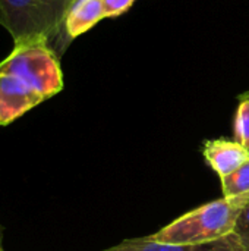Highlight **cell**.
Here are the masks:
<instances>
[{"mask_svg":"<svg viewBox=\"0 0 249 251\" xmlns=\"http://www.w3.org/2000/svg\"><path fill=\"white\" fill-rule=\"evenodd\" d=\"M63 90V72L56 50L47 43L13 46L0 62V126Z\"/></svg>","mask_w":249,"mask_h":251,"instance_id":"1","label":"cell"},{"mask_svg":"<svg viewBox=\"0 0 249 251\" xmlns=\"http://www.w3.org/2000/svg\"><path fill=\"white\" fill-rule=\"evenodd\" d=\"M72 0H0V25L15 46L54 43L63 32L65 16Z\"/></svg>","mask_w":249,"mask_h":251,"instance_id":"2","label":"cell"},{"mask_svg":"<svg viewBox=\"0 0 249 251\" xmlns=\"http://www.w3.org/2000/svg\"><path fill=\"white\" fill-rule=\"evenodd\" d=\"M244 207L229 199H220L182 215L148 238L164 244H204L232 232Z\"/></svg>","mask_w":249,"mask_h":251,"instance_id":"3","label":"cell"},{"mask_svg":"<svg viewBox=\"0 0 249 251\" xmlns=\"http://www.w3.org/2000/svg\"><path fill=\"white\" fill-rule=\"evenodd\" d=\"M104 251H244L239 237L232 232L220 240L204 243V244H164L154 241L148 237L145 238H131L123 240L117 246Z\"/></svg>","mask_w":249,"mask_h":251,"instance_id":"4","label":"cell"},{"mask_svg":"<svg viewBox=\"0 0 249 251\" xmlns=\"http://www.w3.org/2000/svg\"><path fill=\"white\" fill-rule=\"evenodd\" d=\"M204 159L210 168L222 178L238 171L249 160V149L244 147L236 140H211L204 144Z\"/></svg>","mask_w":249,"mask_h":251,"instance_id":"5","label":"cell"},{"mask_svg":"<svg viewBox=\"0 0 249 251\" xmlns=\"http://www.w3.org/2000/svg\"><path fill=\"white\" fill-rule=\"evenodd\" d=\"M101 0H72L65 16L63 32L68 40H73L104 19Z\"/></svg>","mask_w":249,"mask_h":251,"instance_id":"6","label":"cell"},{"mask_svg":"<svg viewBox=\"0 0 249 251\" xmlns=\"http://www.w3.org/2000/svg\"><path fill=\"white\" fill-rule=\"evenodd\" d=\"M223 197L235 201L241 207L249 204V160L233 174L222 178Z\"/></svg>","mask_w":249,"mask_h":251,"instance_id":"7","label":"cell"},{"mask_svg":"<svg viewBox=\"0 0 249 251\" xmlns=\"http://www.w3.org/2000/svg\"><path fill=\"white\" fill-rule=\"evenodd\" d=\"M235 138L249 149V99H241L235 118Z\"/></svg>","mask_w":249,"mask_h":251,"instance_id":"8","label":"cell"},{"mask_svg":"<svg viewBox=\"0 0 249 251\" xmlns=\"http://www.w3.org/2000/svg\"><path fill=\"white\" fill-rule=\"evenodd\" d=\"M235 234L239 237V241L242 244V250L249 251V204L245 206L238 218Z\"/></svg>","mask_w":249,"mask_h":251,"instance_id":"9","label":"cell"},{"mask_svg":"<svg viewBox=\"0 0 249 251\" xmlns=\"http://www.w3.org/2000/svg\"><path fill=\"white\" fill-rule=\"evenodd\" d=\"M103 9L106 18H114L123 15L126 10L131 9V6L135 3V0H101Z\"/></svg>","mask_w":249,"mask_h":251,"instance_id":"10","label":"cell"},{"mask_svg":"<svg viewBox=\"0 0 249 251\" xmlns=\"http://www.w3.org/2000/svg\"><path fill=\"white\" fill-rule=\"evenodd\" d=\"M1 241H3V228L0 226V249H1Z\"/></svg>","mask_w":249,"mask_h":251,"instance_id":"11","label":"cell"},{"mask_svg":"<svg viewBox=\"0 0 249 251\" xmlns=\"http://www.w3.org/2000/svg\"><path fill=\"white\" fill-rule=\"evenodd\" d=\"M241 99H249V91H247L245 94H242V96L239 97V100H241Z\"/></svg>","mask_w":249,"mask_h":251,"instance_id":"12","label":"cell"},{"mask_svg":"<svg viewBox=\"0 0 249 251\" xmlns=\"http://www.w3.org/2000/svg\"><path fill=\"white\" fill-rule=\"evenodd\" d=\"M0 251H4V250H3V249H0Z\"/></svg>","mask_w":249,"mask_h":251,"instance_id":"13","label":"cell"}]
</instances>
